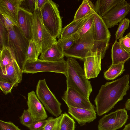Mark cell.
Masks as SVG:
<instances>
[{
  "instance_id": "obj_12",
  "label": "cell",
  "mask_w": 130,
  "mask_h": 130,
  "mask_svg": "<svg viewBox=\"0 0 130 130\" xmlns=\"http://www.w3.org/2000/svg\"><path fill=\"white\" fill-rule=\"evenodd\" d=\"M62 98L68 107L95 109L94 105L89 99L72 87H67Z\"/></svg>"
},
{
  "instance_id": "obj_22",
  "label": "cell",
  "mask_w": 130,
  "mask_h": 130,
  "mask_svg": "<svg viewBox=\"0 0 130 130\" xmlns=\"http://www.w3.org/2000/svg\"><path fill=\"white\" fill-rule=\"evenodd\" d=\"M92 13L80 19L76 20H73L70 23L62 28L60 38H65L76 33Z\"/></svg>"
},
{
  "instance_id": "obj_41",
  "label": "cell",
  "mask_w": 130,
  "mask_h": 130,
  "mask_svg": "<svg viewBox=\"0 0 130 130\" xmlns=\"http://www.w3.org/2000/svg\"><path fill=\"white\" fill-rule=\"evenodd\" d=\"M125 108L126 110H130V99H128L126 102L125 103Z\"/></svg>"
},
{
  "instance_id": "obj_5",
  "label": "cell",
  "mask_w": 130,
  "mask_h": 130,
  "mask_svg": "<svg viewBox=\"0 0 130 130\" xmlns=\"http://www.w3.org/2000/svg\"><path fill=\"white\" fill-rule=\"evenodd\" d=\"M32 14V40L39 47L41 54L44 53L57 41L56 38L50 35L45 28L42 21L40 10L37 7L36 2L35 9Z\"/></svg>"
},
{
  "instance_id": "obj_18",
  "label": "cell",
  "mask_w": 130,
  "mask_h": 130,
  "mask_svg": "<svg viewBox=\"0 0 130 130\" xmlns=\"http://www.w3.org/2000/svg\"><path fill=\"white\" fill-rule=\"evenodd\" d=\"M23 71L15 59L6 67V74L0 73V80L19 83L22 80Z\"/></svg>"
},
{
  "instance_id": "obj_6",
  "label": "cell",
  "mask_w": 130,
  "mask_h": 130,
  "mask_svg": "<svg viewBox=\"0 0 130 130\" xmlns=\"http://www.w3.org/2000/svg\"><path fill=\"white\" fill-rule=\"evenodd\" d=\"M36 93L38 99L49 113L56 117L62 114L61 104L49 89L45 79L38 81Z\"/></svg>"
},
{
  "instance_id": "obj_31",
  "label": "cell",
  "mask_w": 130,
  "mask_h": 130,
  "mask_svg": "<svg viewBox=\"0 0 130 130\" xmlns=\"http://www.w3.org/2000/svg\"><path fill=\"white\" fill-rule=\"evenodd\" d=\"M8 30L0 20V51L8 47Z\"/></svg>"
},
{
  "instance_id": "obj_19",
  "label": "cell",
  "mask_w": 130,
  "mask_h": 130,
  "mask_svg": "<svg viewBox=\"0 0 130 130\" xmlns=\"http://www.w3.org/2000/svg\"><path fill=\"white\" fill-rule=\"evenodd\" d=\"M64 56V51L57 41L44 53L41 54L39 59L43 60L56 61L63 58Z\"/></svg>"
},
{
  "instance_id": "obj_28",
  "label": "cell",
  "mask_w": 130,
  "mask_h": 130,
  "mask_svg": "<svg viewBox=\"0 0 130 130\" xmlns=\"http://www.w3.org/2000/svg\"><path fill=\"white\" fill-rule=\"evenodd\" d=\"M75 122L74 119L67 113H63L59 130H74Z\"/></svg>"
},
{
  "instance_id": "obj_34",
  "label": "cell",
  "mask_w": 130,
  "mask_h": 130,
  "mask_svg": "<svg viewBox=\"0 0 130 130\" xmlns=\"http://www.w3.org/2000/svg\"><path fill=\"white\" fill-rule=\"evenodd\" d=\"M20 8L32 14L35 9L36 0H21Z\"/></svg>"
},
{
  "instance_id": "obj_38",
  "label": "cell",
  "mask_w": 130,
  "mask_h": 130,
  "mask_svg": "<svg viewBox=\"0 0 130 130\" xmlns=\"http://www.w3.org/2000/svg\"><path fill=\"white\" fill-rule=\"evenodd\" d=\"M47 121L45 119L35 121L28 128L30 130H42Z\"/></svg>"
},
{
  "instance_id": "obj_30",
  "label": "cell",
  "mask_w": 130,
  "mask_h": 130,
  "mask_svg": "<svg viewBox=\"0 0 130 130\" xmlns=\"http://www.w3.org/2000/svg\"><path fill=\"white\" fill-rule=\"evenodd\" d=\"M76 33L70 36L58 39L57 42L63 51L70 48L74 44L76 39Z\"/></svg>"
},
{
  "instance_id": "obj_16",
  "label": "cell",
  "mask_w": 130,
  "mask_h": 130,
  "mask_svg": "<svg viewBox=\"0 0 130 130\" xmlns=\"http://www.w3.org/2000/svg\"><path fill=\"white\" fill-rule=\"evenodd\" d=\"M21 0H0V13L18 26L17 17Z\"/></svg>"
},
{
  "instance_id": "obj_35",
  "label": "cell",
  "mask_w": 130,
  "mask_h": 130,
  "mask_svg": "<svg viewBox=\"0 0 130 130\" xmlns=\"http://www.w3.org/2000/svg\"><path fill=\"white\" fill-rule=\"evenodd\" d=\"M18 83L0 80V88L5 95L11 93L13 87L18 86Z\"/></svg>"
},
{
  "instance_id": "obj_24",
  "label": "cell",
  "mask_w": 130,
  "mask_h": 130,
  "mask_svg": "<svg viewBox=\"0 0 130 130\" xmlns=\"http://www.w3.org/2000/svg\"><path fill=\"white\" fill-rule=\"evenodd\" d=\"M0 51V73L5 75L6 67L15 59L8 47L4 48Z\"/></svg>"
},
{
  "instance_id": "obj_15",
  "label": "cell",
  "mask_w": 130,
  "mask_h": 130,
  "mask_svg": "<svg viewBox=\"0 0 130 130\" xmlns=\"http://www.w3.org/2000/svg\"><path fill=\"white\" fill-rule=\"evenodd\" d=\"M93 36L94 42H109L111 36L108 28L102 17L94 11Z\"/></svg>"
},
{
  "instance_id": "obj_3",
  "label": "cell",
  "mask_w": 130,
  "mask_h": 130,
  "mask_svg": "<svg viewBox=\"0 0 130 130\" xmlns=\"http://www.w3.org/2000/svg\"><path fill=\"white\" fill-rule=\"evenodd\" d=\"M45 28L53 37L59 39L62 29V21L58 6L51 0H47L40 9Z\"/></svg>"
},
{
  "instance_id": "obj_40",
  "label": "cell",
  "mask_w": 130,
  "mask_h": 130,
  "mask_svg": "<svg viewBox=\"0 0 130 130\" xmlns=\"http://www.w3.org/2000/svg\"><path fill=\"white\" fill-rule=\"evenodd\" d=\"M47 1V0H36L37 7L40 10Z\"/></svg>"
},
{
  "instance_id": "obj_7",
  "label": "cell",
  "mask_w": 130,
  "mask_h": 130,
  "mask_svg": "<svg viewBox=\"0 0 130 130\" xmlns=\"http://www.w3.org/2000/svg\"><path fill=\"white\" fill-rule=\"evenodd\" d=\"M67 63L63 58L56 61L41 60L27 61L24 66L23 73L34 74L40 72H49L65 75Z\"/></svg>"
},
{
  "instance_id": "obj_39",
  "label": "cell",
  "mask_w": 130,
  "mask_h": 130,
  "mask_svg": "<svg viewBox=\"0 0 130 130\" xmlns=\"http://www.w3.org/2000/svg\"><path fill=\"white\" fill-rule=\"evenodd\" d=\"M1 20L7 29L9 30L13 29L15 25L7 17L0 13Z\"/></svg>"
},
{
  "instance_id": "obj_9",
  "label": "cell",
  "mask_w": 130,
  "mask_h": 130,
  "mask_svg": "<svg viewBox=\"0 0 130 130\" xmlns=\"http://www.w3.org/2000/svg\"><path fill=\"white\" fill-rule=\"evenodd\" d=\"M125 108L118 109L103 116L99 121V130H117L122 127L128 119Z\"/></svg>"
},
{
  "instance_id": "obj_8",
  "label": "cell",
  "mask_w": 130,
  "mask_h": 130,
  "mask_svg": "<svg viewBox=\"0 0 130 130\" xmlns=\"http://www.w3.org/2000/svg\"><path fill=\"white\" fill-rule=\"evenodd\" d=\"M94 26L91 29L80 39L75 41L69 50L64 51V56L80 59L84 61L86 54L94 48Z\"/></svg>"
},
{
  "instance_id": "obj_2",
  "label": "cell",
  "mask_w": 130,
  "mask_h": 130,
  "mask_svg": "<svg viewBox=\"0 0 130 130\" xmlns=\"http://www.w3.org/2000/svg\"><path fill=\"white\" fill-rule=\"evenodd\" d=\"M67 87L75 89L87 99L92 91L91 82L86 78L84 69L75 58L68 57L66 61Z\"/></svg>"
},
{
  "instance_id": "obj_33",
  "label": "cell",
  "mask_w": 130,
  "mask_h": 130,
  "mask_svg": "<svg viewBox=\"0 0 130 130\" xmlns=\"http://www.w3.org/2000/svg\"><path fill=\"white\" fill-rule=\"evenodd\" d=\"M21 123L28 128L35 121L27 109L24 110L22 116L19 117Z\"/></svg>"
},
{
  "instance_id": "obj_20",
  "label": "cell",
  "mask_w": 130,
  "mask_h": 130,
  "mask_svg": "<svg viewBox=\"0 0 130 130\" xmlns=\"http://www.w3.org/2000/svg\"><path fill=\"white\" fill-rule=\"evenodd\" d=\"M111 56L112 64H116L128 60L130 58V52L123 48L116 40L112 46Z\"/></svg>"
},
{
  "instance_id": "obj_11",
  "label": "cell",
  "mask_w": 130,
  "mask_h": 130,
  "mask_svg": "<svg viewBox=\"0 0 130 130\" xmlns=\"http://www.w3.org/2000/svg\"><path fill=\"white\" fill-rule=\"evenodd\" d=\"M130 12V4L125 0L118 4L102 18L108 28L118 25Z\"/></svg>"
},
{
  "instance_id": "obj_25",
  "label": "cell",
  "mask_w": 130,
  "mask_h": 130,
  "mask_svg": "<svg viewBox=\"0 0 130 130\" xmlns=\"http://www.w3.org/2000/svg\"><path fill=\"white\" fill-rule=\"evenodd\" d=\"M125 63L121 62L116 64H112L104 73V78L107 80H113L121 75L125 70Z\"/></svg>"
},
{
  "instance_id": "obj_26",
  "label": "cell",
  "mask_w": 130,
  "mask_h": 130,
  "mask_svg": "<svg viewBox=\"0 0 130 130\" xmlns=\"http://www.w3.org/2000/svg\"><path fill=\"white\" fill-rule=\"evenodd\" d=\"M93 12L84 23L76 33V37L75 41L80 39L88 33L93 27L94 20Z\"/></svg>"
},
{
  "instance_id": "obj_37",
  "label": "cell",
  "mask_w": 130,
  "mask_h": 130,
  "mask_svg": "<svg viewBox=\"0 0 130 130\" xmlns=\"http://www.w3.org/2000/svg\"><path fill=\"white\" fill-rule=\"evenodd\" d=\"M0 130H21L11 122L0 120Z\"/></svg>"
},
{
  "instance_id": "obj_13",
  "label": "cell",
  "mask_w": 130,
  "mask_h": 130,
  "mask_svg": "<svg viewBox=\"0 0 130 130\" xmlns=\"http://www.w3.org/2000/svg\"><path fill=\"white\" fill-rule=\"evenodd\" d=\"M28 110L35 121L45 120L47 115L42 104L32 90L27 95Z\"/></svg>"
},
{
  "instance_id": "obj_32",
  "label": "cell",
  "mask_w": 130,
  "mask_h": 130,
  "mask_svg": "<svg viewBox=\"0 0 130 130\" xmlns=\"http://www.w3.org/2000/svg\"><path fill=\"white\" fill-rule=\"evenodd\" d=\"M130 19L125 18L119 22L118 28L115 34L116 40H117L123 37L125 31L129 28Z\"/></svg>"
},
{
  "instance_id": "obj_10",
  "label": "cell",
  "mask_w": 130,
  "mask_h": 130,
  "mask_svg": "<svg viewBox=\"0 0 130 130\" xmlns=\"http://www.w3.org/2000/svg\"><path fill=\"white\" fill-rule=\"evenodd\" d=\"M102 52L98 49L89 51L86 54L84 61V70L89 79L97 77L101 70Z\"/></svg>"
},
{
  "instance_id": "obj_4",
  "label": "cell",
  "mask_w": 130,
  "mask_h": 130,
  "mask_svg": "<svg viewBox=\"0 0 130 130\" xmlns=\"http://www.w3.org/2000/svg\"><path fill=\"white\" fill-rule=\"evenodd\" d=\"M9 48L21 69L23 70L27 61L26 56L30 41L23 35L18 27L15 25L8 30Z\"/></svg>"
},
{
  "instance_id": "obj_1",
  "label": "cell",
  "mask_w": 130,
  "mask_h": 130,
  "mask_svg": "<svg viewBox=\"0 0 130 130\" xmlns=\"http://www.w3.org/2000/svg\"><path fill=\"white\" fill-rule=\"evenodd\" d=\"M129 82V76L127 74L101 86L94 100L98 116L108 112L123 99L130 88Z\"/></svg>"
},
{
  "instance_id": "obj_21",
  "label": "cell",
  "mask_w": 130,
  "mask_h": 130,
  "mask_svg": "<svg viewBox=\"0 0 130 130\" xmlns=\"http://www.w3.org/2000/svg\"><path fill=\"white\" fill-rule=\"evenodd\" d=\"M122 0H98L95 4V12L102 17Z\"/></svg>"
},
{
  "instance_id": "obj_42",
  "label": "cell",
  "mask_w": 130,
  "mask_h": 130,
  "mask_svg": "<svg viewBox=\"0 0 130 130\" xmlns=\"http://www.w3.org/2000/svg\"><path fill=\"white\" fill-rule=\"evenodd\" d=\"M122 130H130V123L125 125Z\"/></svg>"
},
{
  "instance_id": "obj_36",
  "label": "cell",
  "mask_w": 130,
  "mask_h": 130,
  "mask_svg": "<svg viewBox=\"0 0 130 130\" xmlns=\"http://www.w3.org/2000/svg\"><path fill=\"white\" fill-rule=\"evenodd\" d=\"M119 43L124 49L130 52V32L119 40Z\"/></svg>"
},
{
  "instance_id": "obj_17",
  "label": "cell",
  "mask_w": 130,
  "mask_h": 130,
  "mask_svg": "<svg viewBox=\"0 0 130 130\" xmlns=\"http://www.w3.org/2000/svg\"><path fill=\"white\" fill-rule=\"evenodd\" d=\"M68 107V113L81 126L93 121L96 118L95 109Z\"/></svg>"
},
{
  "instance_id": "obj_23",
  "label": "cell",
  "mask_w": 130,
  "mask_h": 130,
  "mask_svg": "<svg viewBox=\"0 0 130 130\" xmlns=\"http://www.w3.org/2000/svg\"><path fill=\"white\" fill-rule=\"evenodd\" d=\"M95 11L94 5L91 1L84 0L77 10L74 17V20L82 19Z\"/></svg>"
},
{
  "instance_id": "obj_29",
  "label": "cell",
  "mask_w": 130,
  "mask_h": 130,
  "mask_svg": "<svg viewBox=\"0 0 130 130\" xmlns=\"http://www.w3.org/2000/svg\"><path fill=\"white\" fill-rule=\"evenodd\" d=\"M63 113L55 118L50 117L47 119V122L42 130H59Z\"/></svg>"
},
{
  "instance_id": "obj_14",
  "label": "cell",
  "mask_w": 130,
  "mask_h": 130,
  "mask_svg": "<svg viewBox=\"0 0 130 130\" xmlns=\"http://www.w3.org/2000/svg\"><path fill=\"white\" fill-rule=\"evenodd\" d=\"M33 20V14L19 8L17 17V26L24 36L30 41L32 40Z\"/></svg>"
},
{
  "instance_id": "obj_27",
  "label": "cell",
  "mask_w": 130,
  "mask_h": 130,
  "mask_svg": "<svg viewBox=\"0 0 130 130\" xmlns=\"http://www.w3.org/2000/svg\"><path fill=\"white\" fill-rule=\"evenodd\" d=\"M40 54V48L37 43L32 40L30 41L27 51V61L37 60Z\"/></svg>"
}]
</instances>
